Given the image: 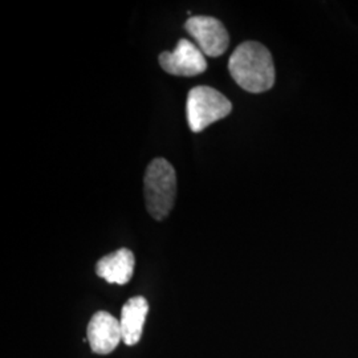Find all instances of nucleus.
I'll return each mask as SVG.
<instances>
[{
	"label": "nucleus",
	"mask_w": 358,
	"mask_h": 358,
	"mask_svg": "<svg viewBox=\"0 0 358 358\" xmlns=\"http://www.w3.org/2000/svg\"><path fill=\"white\" fill-rule=\"evenodd\" d=\"M229 71L247 92L263 93L275 84V65L268 50L256 41H245L231 55Z\"/></svg>",
	"instance_id": "f257e3e1"
},
{
	"label": "nucleus",
	"mask_w": 358,
	"mask_h": 358,
	"mask_svg": "<svg viewBox=\"0 0 358 358\" xmlns=\"http://www.w3.org/2000/svg\"><path fill=\"white\" fill-rule=\"evenodd\" d=\"M143 185L149 214L157 220H164L173 210L177 194L174 167L165 158H155L146 169Z\"/></svg>",
	"instance_id": "f03ea898"
},
{
	"label": "nucleus",
	"mask_w": 358,
	"mask_h": 358,
	"mask_svg": "<svg viewBox=\"0 0 358 358\" xmlns=\"http://www.w3.org/2000/svg\"><path fill=\"white\" fill-rule=\"evenodd\" d=\"M232 110L230 100L219 90L210 87H195L189 92L186 115L194 133L205 130L211 124L227 117Z\"/></svg>",
	"instance_id": "7ed1b4c3"
},
{
	"label": "nucleus",
	"mask_w": 358,
	"mask_h": 358,
	"mask_svg": "<svg viewBox=\"0 0 358 358\" xmlns=\"http://www.w3.org/2000/svg\"><path fill=\"white\" fill-rule=\"evenodd\" d=\"M185 29L196 41V45L206 57H217L227 51L230 36L220 20L211 16H192Z\"/></svg>",
	"instance_id": "20e7f679"
},
{
	"label": "nucleus",
	"mask_w": 358,
	"mask_h": 358,
	"mask_svg": "<svg viewBox=\"0 0 358 358\" xmlns=\"http://www.w3.org/2000/svg\"><path fill=\"white\" fill-rule=\"evenodd\" d=\"M162 69L174 76H196L207 69V60L203 52L190 40H179L176 50L159 55Z\"/></svg>",
	"instance_id": "39448f33"
},
{
	"label": "nucleus",
	"mask_w": 358,
	"mask_h": 358,
	"mask_svg": "<svg viewBox=\"0 0 358 358\" xmlns=\"http://www.w3.org/2000/svg\"><path fill=\"white\" fill-rule=\"evenodd\" d=\"M87 338L90 349L97 355H109L122 340L121 322L108 312H97L88 324Z\"/></svg>",
	"instance_id": "423d86ee"
},
{
	"label": "nucleus",
	"mask_w": 358,
	"mask_h": 358,
	"mask_svg": "<svg viewBox=\"0 0 358 358\" xmlns=\"http://www.w3.org/2000/svg\"><path fill=\"white\" fill-rule=\"evenodd\" d=\"M136 260L128 248L117 250L113 254L103 256L96 266V272L103 280L110 284L124 285L130 282L134 273Z\"/></svg>",
	"instance_id": "0eeeda50"
},
{
	"label": "nucleus",
	"mask_w": 358,
	"mask_h": 358,
	"mask_svg": "<svg viewBox=\"0 0 358 358\" xmlns=\"http://www.w3.org/2000/svg\"><path fill=\"white\" fill-rule=\"evenodd\" d=\"M149 312L148 300L142 296L129 299L121 310L122 341L128 346L136 345L141 340L143 324Z\"/></svg>",
	"instance_id": "6e6552de"
}]
</instances>
